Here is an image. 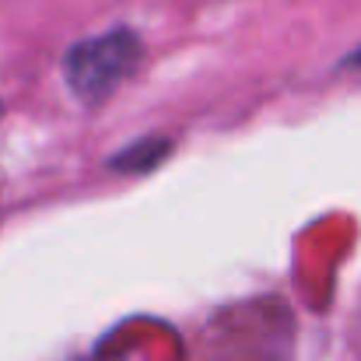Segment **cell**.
Here are the masks:
<instances>
[{
  "label": "cell",
  "instance_id": "6da1fadb",
  "mask_svg": "<svg viewBox=\"0 0 361 361\" xmlns=\"http://www.w3.org/2000/svg\"><path fill=\"white\" fill-rule=\"evenodd\" d=\"M144 60V42L133 28H109L74 42L63 53V81L81 106H102L126 85Z\"/></svg>",
  "mask_w": 361,
  "mask_h": 361
},
{
  "label": "cell",
  "instance_id": "7a4b0ae2",
  "mask_svg": "<svg viewBox=\"0 0 361 361\" xmlns=\"http://www.w3.org/2000/svg\"><path fill=\"white\" fill-rule=\"evenodd\" d=\"M169 154H172V140L169 137H144V140H133V144L120 147L106 161V169L109 172H123V176H144V172L158 169Z\"/></svg>",
  "mask_w": 361,
  "mask_h": 361
},
{
  "label": "cell",
  "instance_id": "3957f363",
  "mask_svg": "<svg viewBox=\"0 0 361 361\" xmlns=\"http://www.w3.org/2000/svg\"><path fill=\"white\" fill-rule=\"evenodd\" d=\"M348 67H361V49L355 53V56H348Z\"/></svg>",
  "mask_w": 361,
  "mask_h": 361
}]
</instances>
